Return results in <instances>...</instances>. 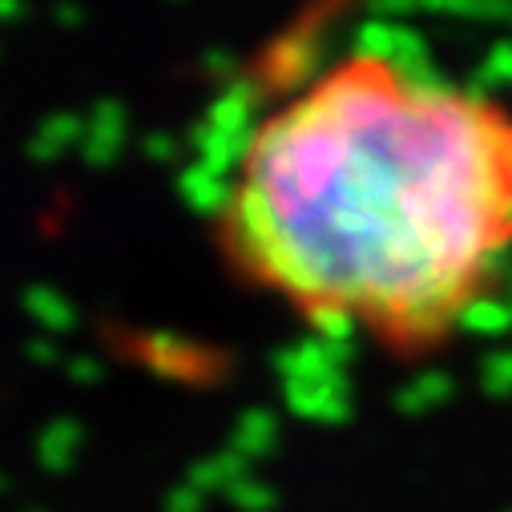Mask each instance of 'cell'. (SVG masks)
Segmentation results:
<instances>
[{"instance_id":"obj_22","label":"cell","mask_w":512,"mask_h":512,"mask_svg":"<svg viewBox=\"0 0 512 512\" xmlns=\"http://www.w3.org/2000/svg\"><path fill=\"white\" fill-rule=\"evenodd\" d=\"M420 0H367V13L375 21H388V17H404V13H416Z\"/></svg>"},{"instance_id":"obj_13","label":"cell","mask_w":512,"mask_h":512,"mask_svg":"<svg viewBox=\"0 0 512 512\" xmlns=\"http://www.w3.org/2000/svg\"><path fill=\"white\" fill-rule=\"evenodd\" d=\"M77 444H81V428H77L73 420H57V424H49V432L37 440V456H41V464H45L49 472H65V468L73 464V456H77Z\"/></svg>"},{"instance_id":"obj_6","label":"cell","mask_w":512,"mask_h":512,"mask_svg":"<svg viewBox=\"0 0 512 512\" xmlns=\"http://www.w3.org/2000/svg\"><path fill=\"white\" fill-rule=\"evenodd\" d=\"M254 109H259V89L246 77H234L210 105V125L218 130H254Z\"/></svg>"},{"instance_id":"obj_19","label":"cell","mask_w":512,"mask_h":512,"mask_svg":"<svg viewBox=\"0 0 512 512\" xmlns=\"http://www.w3.org/2000/svg\"><path fill=\"white\" fill-rule=\"evenodd\" d=\"M226 496H230V504L242 508V512H271V508H275V492H271L263 480H250V476H242Z\"/></svg>"},{"instance_id":"obj_26","label":"cell","mask_w":512,"mask_h":512,"mask_svg":"<svg viewBox=\"0 0 512 512\" xmlns=\"http://www.w3.org/2000/svg\"><path fill=\"white\" fill-rule=\"evenodd\" d=\"M53 21H57V25H69V29H77V25L85 21V13H81V5H73V0H61V5L53 9Z\"/></svg>"},{"instance_id":"obj_11","label":"cell","mask_w":512,"mask_h":512,"mask_svg":"<svg viewBox=\"0 0 512 512\" xmlns=\"http://www.w3.org/2000/svg\"><path fill=\"white\" fill-rule=\"evenodd\" d=\"M25 311H29L45 331H53V335L73 331V323H77L69 299L57 295L53 287H29V291H25Z\"/></svg>"},{"instance_id":"obj_23","label":"cell","mask_w":512,"mask_h":512,"mask_svg":"<svg viewBox=\"0 0 512 512\" xmlns=\"http://www.w3.org/2000/svg\"><path fill=\"white\" fill-rule=\"evenodd\" d=\"M202 496H206V492H198L194 484H182V488L170 492L166 512H202Z\"/></svg>"},{"instance_id":"obj_29","label":"cell","mask_w":512,"mask_h":512,"mask_svg":"<svg viewBox=\"0 0 512 512\" xmlns=\"http://www.w3.org/2000/svg\"><path fill=\"white\" fill-rule=\"evenodd\" d=\"M508 512H512V508H508Z\"/></svg>"},{"instance_id":"obj_27","label":"cell","mask_w":512,"mask_h":512,"mask_svg":"<svg viewBox=\"0 0 512 512\" xmlns=\"http://www.w3.org/2000/svg\"><path fill=\"white\" fill-rule=\"evenodd\" d=\"M25 351H29V359H37V363H57V347H53L49 339H33Z\"/></svg>"},{"instance_id":"obj_4","label":"cell","mask_w":512,"mask_h":512,"mask_svg":"<svg viewBox=\"0 0 512 512\" xmlns=\"http://www.w3.org/2000/svg\"><path fill=\"white\" fill-rule=\"evenodd\" d=\"M121 142H125V109L117 101H97L85 121V142H81L85 162L109 166L121 154Z\"/></svg>"},{"instance_id":"obj_10","label":"cell","mask_w":512,"mask_h":512,"mask_svg":"<svg viewBox=\"0 0 512 512\" xmlns=\"http://www.w3.org/2000/svg\"><path fill=\"white\" fill-rule=\"evenodd\" d=\"M448 400H452V379L444 371H424V375H416L408 388L400 392L396 404H400V412L420 416V412H432V408H440Z\"/></svg>"},{"instance_id":"obj_18","label":"cell","mask_w":512,"mask_h":512,"mask_svg":"<svg viewBox=\"0 0 512 512\" xmlns=\"http://www.w3.org/2000/svg\"><path fill=\"white\" fill-rule=\"evenodd\" d=\"M416 65H428V45H424V37L416 33V29H408V25H400L396 29V53H392V73H408V69H416Z\"/></svg>"},{"instance_id":"obj_25","label":"cell","mask_w":512,"mask_h":512,"mask_svg":"<svg viewBox=\"0 0 512 512\" xmlns=\"http://www.w3.org/2000/svg\"><path fill=\"white\" fill-rule=\"evenodd\" d=\"M65 375H69L73 383H97V379H101V367H97L93 359L77 355V359H69V363H65Z\"/></svg>"},{"instance_id":"obj_28","label":"cell","mask_w":512,"mask_h":512,"mask_svg":"<svg viewBox=\"0 0 512 512\" xmlns=\"http://www.w3.org/2000/svg\"><path fill=\"white\" fill-rule=\"evenodd\" d=\"M0 17H5V21H21L25 17V0H0Z\"/></svg>"},{"instance_id":"obj_16","label":"cell","mask_w":512,"mask_h":512,"mask_svg":"<svg viewBox=\"0 0 512 512\" xmlns=\"http://www.w3.org/2000/svg\"><path fill=\"white\" fill-rule=\"evenodd\" d=\"M504 81H512V41L492 45L488 61L476 69V77H472V85H468V93H464V97L480 101V93H492V89H496V85H504Z\"/></svg>"},{"instance_id":"obj_21","label":"cell","mask_w":512,"mask_h":512,"mask_svg":"<svg viewBox=\"0 0 512 512\" xmlns=\"http://www.w3.org/2000/svg\"><path fill=\"white\" fill-rule=\"evenodd\" d=\"M202 69H206L210 77H218V81H226V85H230V81L238 77V61H234V57H230L226 49H210V53L202 57Z\"/></svg>"},{"instance_id":"obj_8","label":"cell","mask_w":512,"mask_h":512,"mask_svg":"<svg viewBox=\"0 0 512 512\" xmlns=\"http://www.w3.org/2000/svg\"><path fill=\"white\" fill-rule=\"evenodd\" d=\"M275 440H279V424H275L271 412H263V408L242 412V420H238V428H234V452H238V456L263 460V456L275 448Z\"/></svg>"},{"instance_id":"obj_15","label":"cell","mask_w":512,"mask_h":512,"mask_svg":"<svg viewBox=\"0 0 512 512\" xmlns=\"http://www.w3.org/2000/svg\"><path fill=\"white\" fill-rule=\"evenodd\" d=\"M396 29H400V25H392V21L367 17V21L359 25V33H355V53H359V61L388 69V65H392V53H396Z\"/></svg>"},{"instance_id":"obj_20","label":"cell","mask_w":512,"mask_h":512,"mask_svg":"<svg viewBox=\"0 0 512 512\" xmlns=\"http://www.w3.org/2000/svg\"><path fill=\"white\" fill-rule=\"evenodd\" d=\"M484 392L496 396V400L512 396V351L508 355H492L484 363Z\"/></svg>"},{"instance_id":"obj_17","label":"cell","mask_w":512,"mask_h":512,"mask_svg":"<svg viewBox=\"0 0 512 512\" xmlns=\"http://www.w3.org/2000/svg\"><path fill=\"white\" fill-rule=\"evenodd\" d=\"M311 327L327 343H351V335H355V311L343 307V303H319V307H311Z\"/></svg>"},{"instance_id":"obj_2","label":"cell","mask_w":512,"mask_h":512,"mask_svg":"<svg viewBox=\"0 0 512 512\" xmlns=\"http://www.w3.org/2000/svg\"><path fill=\"white\" fill-rule=\"evenodd\" d=\"M323 57H327V41L323 37L295 33V37H287V41H279L271 49V77H275V85H303L307 77L319 73Z\"/></svg>"},{"instance_id":"obj_9","label":"cell","mask_w":512,"mask_h":512,"mask_svg":"<svg viewBox=\"0 0 512 512\" xmlns=\"http://www.w3.org/2000/svg\"><path fill=\"white\" fill-rule=\"evenodd\" d=\"M242 476H246V456H238V452H218V456L194 464L190 476H186V484H194L198 492H230Z\"/></svg>"},{"instance_id":"obj_3","label":"cell","mask_w":512,"mask_h":512,"mask_svg":"<svg viewBox=\"0 0 512 512\" xmlns=\"http://www.w3.org/2000/svg\"><path fill=\"white\" fill-rule=\"evenodd\" d=\"M254 138H259V130H218V125H210V121L198 125V130L190 134L202 166H210L214 174H226L238 162H250Z\"/></svg>"},{"instance_id":"obj_5","label":"cell","mask_w":512,"mask_h":512,"mask_svg":"<svg viewBox=\"0 0 512 512\" xmlns=\"http://www.w3.org/2000/svg\"><path fill=\"white\" fill-rule=\"evenodd\" d=\"M178 190H182V198H186V206L190 210H198V214H218V210H230L234 206V186L226 182V174H214L210 166H190L182 178H178Z\"/></svg>"},{"instance_id":"obj_1","label":"cell","mask_w":512,"mask_h":512,"mask_svg":"<svg viewBox=\"0 0 512 512\" xmlns=\"http://www.w3.org/2000/svg\"><path fill=\"white\" fill-rule=\"evenodd\" d=\"M287 408L315 424H343L351 416V388L347 375L331 371L323 379H299L287 383Z\"/></svg>"},{"instance_id":"obj_7","label":"cell","mask_w":512,"mask_h":512,"mask_svg":"<svg viewBox=\"0 0 512 512\" xmlns=\"http://www.w3.org/2000/svg\"><path fill=\"white\" fill-rule=\"evenodd\" d=\"M77 142H85V121L73 117V113H49L41 125H37V134L29 142V158L37 162H57L65 150H73Z\"/></svg>"},{"instance_id":"obj_12","label":"cell","mask_w":512,"mask_h":512,"mask_svg":"<svg viewBox=\"0 0 512 512\" xmlns=\"http://www.w3.org/2000/svg\"><path fill=\"white\" fill-rule=\"evenodd\" d=\"M142 351H146L150 367L162 371V375H194L190 363L198 359V351L190 343H182L178 335H150Z\"/></svg>"},{"instance_id":"obj_14","label":"cell","mask_w":512,"mask_h":512,"mask_svg":"<svg viewBox=\"0 0 512 512\" xmlns=\"http://www.w3.org/2000/svg\"><path fill=\"white\" fill-rule=\"evenodd\" d=\"M456 323H460L468 335H504V331H512V303L468 299Z\"/></svg>"},{"instance_id":"obj_24","label":"cell","mask_w":512,"mask_h":512,"mask_svg":"<svg viewBox=\"0 0 512 512\" xmlns=\"http://www.w3.org/2000/svg\"><path fill=\"white\" fill-rule=\"evenodd\" d=\"M146 158H154V162H174V158H178V142H174L170 134H150V138H146Z\"/></svg>"}]
</instances>
